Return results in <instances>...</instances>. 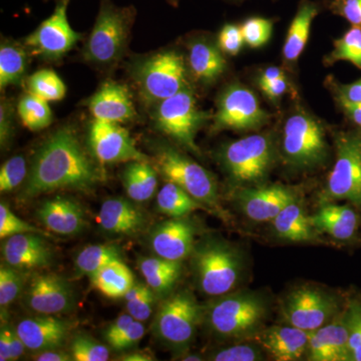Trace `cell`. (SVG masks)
<instances>
[{
    "instance_id": "1",
    "label": "cell",
    "mask_w": 361,
    "mask_h": 361,
    "mask_svg": "<svg viewBox=\"0 0 361 361\" xmlns=\"http://www.w3.org/2000/svg\"><path fill=\"white\" fill-rule=\"evenodd\" d=\"M101 180L99 168L75 135L70 130H59L35 154L23 197L35 198L61 189L85 192Z\"/></svg>"
},
{
    "instance_id": "2",
    "label": "cell",
    "mask_w": 361,
    "mask_h": 361,
    "mask_svg": "<svg viewBox=\"0 0 361 361\" xmlns=\"http://www.w3.org/2000/svg\"><path fill=\"white\" fill-rule=\"evenodd\" d=\"M192 255L197 284L206 295H225L238 284L243 260L234 247L222 240H205L194 247Z\"/></svg>"
},
{
    "instance_id": "3",
    "label": "cell",
    "mask_w": 361,
    "mask_h": 361,
    "mask_svg": "<svg viewBox=\"0 0 361 361\" xmlns=\"http://www.w3.org/2000/svg\"><path fill=\"white\" fill-rule=\"evenodd\" d=\"M267 304L254 292L225 294L210 304L207 322L216 334L238 338L255 334L267 316Z\"/></svg>"
},
{
    "instance_id": "4",
    "label": "cell",
    "mask_w": 361,
    "mask_h": 361,
    "mask_svg": "<svg viewBox=\"0 0 361 361\" xmlns=\"http://www.w3.org/2000/svg\"><path fill=\"white\" fill-rule=\"evenodd\" d=\"M133 11L102 0L94 30L85 44V61L99 66L116 63L123 54L129 39Z\"/></svg>"
},
{
    "instance_id": "5",
    "label": "cell",
    "mask_w": 361,
    "mask_h": 361,
    "mask_svg": "<svg viewBox=\"0 0 361 361\" xmlns=\"http://www.w3.org/2000/svg\"><path fill=\"white\" fill-rule=\"evenodd\" d=\"M274 161V146L269 135H252L228 145L223 165L238 186L259 184L269 173Z\"/></svg>"
},
{
    "instance_id": "6",
    "label": "cell",
    "mask_w": 361,
    "mask_h": 361,
    "mask_svg": "<svg viewBox=\"0 0 361 361\" xmlns=\"http://www.w3.org/2000/svg\"><path fill=\"white\" fill-rule=\"evenodd\" d=\"M156 165L167 182L182 188L203 205L219 209L215 178L198 163L165 146L157 152Z\"/></svg>"
},
{
    "instance_id": "7",
    "label": "cell",
    "mask_w": 361,
    "mask_h": 361,
    "mask_svg": "<svg viewBox=\"0 0 361 361\" xmlns=\"http://www.w3.org/2000/svg\"><path fill=\"white\" fill-rule=\"evenodd\" d=\"M282 151L293 167L311 169L322 165L329 147L320 123L304 111L289 116L284 125Z\"/></svg>"
},
{
    "instance_id": "8",
    "label": "cell",
    "mask_w": 361,
    "mask_h": 361,
    "mask_svg": "<svg viewBox=\"0 0 361 361\" xmlns=\"http://www.w3.org/2000/svg\"><path fill=\"white\" fill-rule=\"evenodd\" d=\"M323 200L348 201L361 209V135L336 137V161L327 178Z\"/></svg>"
},
{
    "instance_id": "9",
    "label": "cell",
    "mask_w": 361,
    "mask_h": 361,
    "mask_svg": "<svg viewBox=\"0 0 361 361\" xmlns=\"http://www.w3.org/2000/svg\"><path fill=\"white\" fill-rule=\"evenodd\" d=\"M135 80L148 103L159 104L187 87L184 59L170 51L145 59L135 71Z\"/></svg>"
},
{
    "instance_id": "10",
    "label": "cell",
    "mask_w": 361,
    "mask_h": 361,
    "mask_svg": "<svg viewBox=\"0 0 361 361\" xmlns=\"http://www.w3.org/2000/svg\"><path fill=\"white\" fill-rule=\"evenodd\" d=\"M154 116L161 132L189 151L200 153L195 139L208 116L199 110L193 92L188 87L160 102Z\"/></svg>"
},
{
    "instance_id": "11",
    "label": "cell",
    "mask_w": 361,
    "mask_h": 361,
    "mask_svg": "<svg viewBox=\"0 0 361 361\" xmlns=\"http://www.w3.org/2000/svg\"><path fill=\"white\" fill-rule=\"evenodd\" d=\"M201 317L196 298L190 292H179L161 303L154 320V334L170 348H186L193 341Z\"/></svg>"
},
{
    "instance_id": "12",
    "label": "cell",
    "mask_w": 361,
    "mask_h": 361,
    "mask_svg": "<svg viewBox=\"0 0 361 361\" xmlns=\"http://www.w3.org/2000/svg\"><path fill=\"white\" fill-rule=\"evenodd\" d=\"M269 114L257 97L243 85H234L223 92L214 116V130H248L267 123Z\"/></svg>"
},
{
    "instance_id": "13",
    "label": "cell",
    "mask_w": 361,
    "mask_h": 361,
    "mask_svg": "<svg viewBox=\"0 0 361 361\" xmlns=\"http://www.w3.org/2000/svg\"><path fill=\"white\" fill-rule=\"evenodd\" d=\"M71 0H59L54 13L25 39V45L37 56L47 61H58L80 39L68 20Z\"/></svg>"
},
{
    "instance_id": "14",
    "label": "cell",
    "mask_w": 361,
    "mask_h": 361,
    "mask_svg": "<svg viewBox=\"0 0 361 361\" xmlns=\"http://www.w3.org/2000/svg\"><path fill=\"white\" fill-rule=\"evenodd\" d=\"M336 311L334 297L310 287L291 292L282 305V314L288 324L307 332L314 331L331 322Z\"/></svg>"
},
{
    "instance_id": "15",
    "label": "cell",
    "mask_w": 361,
    "mask_h": 361,
    "mask_svg": "<svg viewBox=\"0 0 361 361\" xmlns=\"http://www.w3.org/2000/svg\"><path fill=\"white\" fill-rule=\"evenodd\" d=\"M89 141L94 156L102 164L149 161L120 123L94 120L90 125Z\"/></svg>"
},
{
    "instance_id": "16",
    "label": "cell",
    "mask_w": 361,
    "mask_h": 361,
    "mask_svg": "<svg viewBox=\"0 0 361 361\" xmlns=\"http://www.w3.org/2000/svg\"><path fill=\"white\" fill-rule=\"evenodd\" d=\"M75 301V292L70 282L52 273L35 275L25 292L26 306L37 314L68 312Z\"/></svg>"
},
{
    "instance_id": "17",
    "label": "cell",
    "mask_w": 361,
    "mask_h": 361,
    "mask_svg": "<svg viewBox=\"0 0 361 361\" xmlns=\"http://www.w3.org/2000/svg\"><path fill=\"white\" fill-rule=\"evenodd\" d=\"M1 252L6 265L25 272L47 267L54 257L51 244L39 233H23L8 237Z\"/></svg>"
},
{
    "instance_id": "18",
    "label": "cell",
    "mask_w": 361,
    "mask_h": 361,
    "mask_svg": "<svg viewBox=\"0 0 361 361\" xmlns=\"http://www.w3.org/2000/svg\"><path fill=\"white\" fill-rule=\"evenodd\" d=\"M295 200L293 190L281 185L246 188L238 195L243 213L249 219L260 223L272 222L285 207Z\"/></svg>"
},
{
    "instance_id": "19",
    "label": "cell",
    "mask_w": 361,
    "mask_h": 361,
    "mask_svg": "<svg viewBox=\"0 0 361 361\" xmlns=\"http://www.w3.org/2000/svg\"><path fill=\"white\" fill-rule=\"evenodd\" d=\"M195 229L185 217L165 221L152 232V250L159 257L180 262L194 250Z\"/></svg>"
},
{
    "instance_id": "20",
    "label": "cell",
    "mask_w": 361,
    "mask_h": 361,
    "mask_svg": "<svg viewBox=\"0 0 361 361\" xmlns=\"http://www.w3.org/2000/svg\"><path fill=\"white\" fill-rule=\"evenodd\" d=\"M16 330L25 342L26 349L42 353L61 348L68 338L70 324L54 315L40 314L21 320Z\"/></svg>"
},
{
    "instance_id": "21",
    "label": "cell",
    "mask_w": 361,
    "mask_h": 361,
    "mask_svg": "<svg viewBox=\"0 0 361 361\" xmlns=\"http://www.w3.org/2000/svg\"><path fill=\"white\" fill-rule=\"evenodd\" d=\"M306 355L311 361L350 360L348 329L344 314L310 332Z\"/></svg>"
},
{
    "instance_id": "22",
    "label": "cell",
    "mask_w": 361,
    "mask_h": 361,
    "mask_svg": "<svg viewBox=\"0 0 361 361\" xmlns=\"http://www.w3.org/2000/svg\"><path fill=\"white\" fill-rule=\"evenodd\" d=\"M89 109L94 120L104 122L122 123L137 115L129 90L111 80L90 97Z\"/></svg>"
},
{
    "instance_id": "23",
    "label": "cell",
    "mask_w": 361,
    "mask_h": 361,
    "mask_svg": "<svg viewBox=\"0 0 361 361\" xmlns=\"http://www.w3.org/2000/svg\"><path fill=\"white\" fill-rule=\"evenodd\" d=\"M310 334L292 325L274 326L259 332L256 341L275 360L294 361L307 353Z\"/></svg>"
},
{
    "instance_id": "24",
    "label": "cell",
    "mask_w": 361,
    "mask_h": 361,
    "mask_svg": "<svg viewBox=\"0 0 361 361\" xmlns=\"http://www.w3.org/2000/svg\"><path fill=\"white\" fill-rule=\"evenodd\" d=\"M37 216L47 229L56 234H78L85 224L82 206L73 199L63 196L44 201L37 210Z\"/></svg>"
},
{
    "instance_id": "25",
    "label": "cell",
    "mask_w": 361,
    "mask_h": 361,
    "mask_svg": "<svg viewBox=\"0 0 361 361\" xmlns=\"http://www.w3.org/2000/svg\"><path fill=\"white\" fill-rule=\"evenodd\" d=\"M97 220L106 232L127 236L142 231L147 222L141 209L121 198L104 201Z\"/></svg>"
},
{
    "instance_id": "26",
    "label": "cell",
    "mask_w": 361,
    "mask_h": 361,
    "mask_svg": "<svg viewBox=\"0 0 361 361\" xmlns=\"http://www.w3.org/2000/svg\"><path fill=\"white\" fill-rule=\"evenodd\" d=\"M310 222L316 231L326 233L332 238H353L357 230L358 219L351 207L325 204L311 216Z\"/></svg>"
},
{
    "instance_id": "27",
    "label": "cell",
    "mask_w": 361,
    "mask_h": 361,
    "mask_svg": "<svg viewBox=\"0 0 361 361\" xmlns=\"http://www.w3.org/2000/svg\"><path fill=\"white\" fill-rule=\"evenodd\" d=\"M217 47L197 40L190 45V71L195 80L204 85L213 84L224 73L227 63Z\"/></svg>"
},
{
    "instance_id": "28",
    "label": "cell",
    "mask_w": 361,
    "mask_h": 361,
    "mask_svg": "<svg viewBox=\"0 0 361 361\" xmlns=\"http://www.w3.org/2000/svg\"><path fill=\"white\" fill-rule=\"evenodd\" d=\"M318 13L317 4L310 0H301L283 45L282 52L287 63H295L302 54L310 39L311 25Z\"/></svg>"
},
{
    "instance_id": "29",
    "label": "cell",
    "mask_w": 361,
    "mask_h": 361,
    "mask_svg": "<svg viewBox=\"0 0 361 361\" xmlns=\"http://www.w3.org/2000/svg\"><path fill=\"white\" fill-rule=\"evenodd\" d=\"M274 232L280 239L290 242H306L314 239L315 229L297 200L285 207L272 220Z\"/></svg>"
},
{
    "instance_id": "30",
    "label": "cell",
    "mask_w": 361,
    "mask_h": 361,
    "mask_svg": "<svg viewBox=\"0 0 361 361\" xmlns=\"http://www.w3.org/2000/svg\"><path fill=\"white\" fill-rule=\"evenodd\" d=\"M139 268L146 283L158 295H166L172 290L182 272L180 261L169 260L159 256L141 259Z\"/></svg>"
},
{
    "instance_id": "31",
    "label": "cell",
    "mask_w": 361,
    "mask_h": 361,
    "mask_svg": "<svg viewBox=\"0 0 361 361\" xmlns=\"http://www.w3.org/2000/svg\"><path fill=\"white\" fill-rule=\"evenodd\" d=\"M90 280L97 291L111 299L123 298L135 284L134 275L122 259L104 266Z\"/></svg>"
},
{
    "instance_id": "32",
    "label": "cell",
    "mask_w": 361,
    "mask_h": 361,
    "mask_svg": "<svg viewBox=\"0 0 361 361\" xmlns=\"http://www.w3.org/2000/svg\"><path fill=\"white\" fill-rule=\"evenodd\" d=\"M123 184L133 201L140 203L148 201L158 187L155 168L149 161H130L123 171Z\"/></svg>"
},
{
    "instance_id": "33",
    "label": "cell",
    "mask_w": 361,
    "mask_h": 361,
    "mask_svg": "<svg viewBox=\"0 0 361 361\" xmlns=\"http://www.w3.org/2000/svg\"><path fill=\"white\" fill-rule=\"evenodd\" d=\"M159 212L171 218H183L197 210H205L200 202L194 199L174 183L167 182L157 196Z\"/></svg>"
},
{
    "instance_id": "34",
    "label": "cell",
    "mask_w": 361,
    "mask_h": 361,
    "mask_svg": "<svg viewBox=\"0 0 361 361\" xmlns=\"http://www.w3.org/2000/svg\"><path fill=\"white\" fill-rule=\"evenodd\" d=\"M27 68V54L16 44H1L0 49V89L20 84Z\"/></svg>"
},
{
    "instance_id": "35",
    "label": "cell",
    "mask_w": 361,
    "mask_h": 361,
    "mask_svg": "<svg viewBox=\"0 0 361 361\" xmlns=\"http://www.w3.org/2000/svg\"><path fill=\"white\" fill-rule=\"evenodd\" d=\"M21 123L30 130H40L51 126L52 111L49 102L28 92L21 97L18 106Z\"/></svg>"
},
{
    "instance_id": "36",
    "label": "cell",
    "mask_w": 361,
    "mask_h": 361,
    "mask_svg": "<svg viewBox=\"0 0 361 361\" xmlns=\"http://www.w3.org/2000/svg\"><path fill=\"white\" fill-rule=\"evenodd\" d=\"M121 259V252L113 245L85 247L75 259V269L82 275L92 276L104 266Z\"/></svg>"
},
{
    "instance_id": "37",
    "label": "cell",
    "mask_w": 361,
    "mask_h": 361,
    "mask_svg": "<svg viewBox=\"0 0 361 361\" xmlns=\"http://www.w3.org/2000/svg\"><path fill=\"white\" fill-rule=\"evenodd\" d=\"M348 61L361 71V26H353L334 44V51L325 58V65Z\"/></svg>"
},
{
    "instance_id": "38",
    "label": "cell",
    "mask_w": 361,
    "mask_h": 361,
    "mask_svg": "<svg viewBox=\"0 0 361 361\" xmlns=\"http://www.w3.org/2000/svg\"><path fill=\"white\" fill-rule=\"evenodd\" d=\"M28 92L47 102L61 101L66 97V87L56 71L42 70L27 80Z\"/></svg>"
},
{
    "instance_id": "39",
    "label": "cell",
    "mask_w": 361,
    "mask_h": 361,
    "mask_svg": "<svg viewBox=\"0 0 361 361\" xmlns=\"http://www.w3.org/2000/svg\"><path fill=\"white\" fill-rule=\"evenodd\" d=\"M25 271L4 264L0 267V306L2 310L16 301L25 284Z\"/></svg>"
},
{
    "instance_id": "40",
    "label": "cell",
    "mask_w": 361,
    "mask_h": 361,
    "mask_svg": "<svg viewBox=\"0 0 361 361\" xmlns=\"http://www.w3.org/2000/svg\"><path fill=\"white\" fill-rule=\"evenodd\" d=\"M71 355L75 361H106L110 358V350L92 337L80 334L71 342Z\"/></svg>"
},
{
    "instance_id": "41",
    "label": "cell",
    "mask_w": 361,
    "mask_h": 361,
    "mask_svg": "<svg viewBox=\"0 0 361 361\" xmlns=\"http://www.w3.org/2000/svg\"><path fill=\"white\" fill-rule=\"evenodd\" d=\"M27 165L23 156H14L0 169V192L8 193L23 184L27 178Z\"/></svg>"
},
{
    "instance_id": "42",
    "label": "cell",
    "mask_w": 361,
    "mask_h": 361,
    "mask_svg": "<svg viewBox=\"0 0 361 361\" xmlns=\"http://www.w3.org/2000/svg\"><path fill=\"white\" fill-rule=\"evenodd\" d=\"M348 329L350 360L361 361V304L351 302L344 313Z\"/></svg>"
},
{
    "instance_id": "43",
    "label": "cell",
    "mask_w": 361,
    "mask_h": 361,
    "mask_svg": "<svg viewBox=\"0 0 361 361\" xmlns=\"http://www.w3.org/2000/svg\"><path fill=\"white\" fill-rule=\"evenodd\" d=\"M273 23L267 18H251L241 25L244 42L253 49L267 44L272 35Z\"/></svg>"
},
{
    "instance_id": "44",
    "label": "cell",
    "mask_w": 361,
    "mask_h": 361,
    "mask_svg": "<svg viewBox=\"0 0 361 361\" xmlns=\"http://www.w3.org/2000/svg\"><path fill=\"white\" fill-rule=\"evenodd\" d=\"M23 233H39L44 235L39 228L18 218L6 204H0V238L6 239Z\"/></svg>"
},
{
    "instance_id": "45",
    "label": "cell",
    "mask_w": 361,
    "mask_h": 361,
    "mask_svg": "<svg viewBox=\"0 0 361 361\" xmlns=\"http://www.w3.org/2000/svg\"><path fill=\"white\" fill-rule=\"evenodd\" d=\"M215 361H256L262 360V353L255 346L248 344L230 346L218 351L211 358Z\"/></svg>"
},
{
    "instance_id": "46",
    "label": "cell",
    "mask_w": 361,
    "mask_h": 361,
    "mask_svg": "<svg viewBox=\"0 0 361 361\" xmlns=\"http://www.w3.org/2000/svg\"><path fill=\"white\" fill-rule=\"evenodd\" d=\"M241 26L226 25L218 37V47L229 56H237L244 44Z\"/></svg>"
},
{
    "instance_id": "47",
    "label": "cell",
    "mask_w": 361,
    "mask_h": 361,
    "mask_svg": "<svg viewBox=\"0 0 361 361\" xmlns=\"http://www.w3.org/2000/svg\"><path fill=\"white\" fill-rule=\"evenodd\" d=\"M154 303H155V292L148 287L141 295L128 301V313L137 322H146L153 312Z\"/></svg>"
},
{
    "instance_id": "48",
    "label": "cell",
    "mask_w": 361,
    "mask_h": 361,
    "mask_svg": "<svg viewBox=\"0 0 361 361\" xmlns=\"http://www.w3.org/2000/svg\"><path fill=\"white\" fill-rule=\"evenodd\" d=\"M145 336V326L141 322L135 320L118 338L111 341L110 346L115 351H125L134 348Z\"/></svg>"
},
{
    "instance_id": "49",
    "label": "cell",
    "mask_w": 361,
    "mask_h": 361,
    "mask_svg": "<svg viewBox=\"0 0 361 361\" xmlns=\"http://www.w3.org/2000/svg\"><path fill=\"white\" fill-rule=\"evenodd\" d=\"M330 8L353 26H361V0H332Z\"/></svg>"
},
{
    "instance_id": "50",
    "label": "cell",
    "mask_w": 361,
    "mask_h": 361,
    "mask_svg": "<svg viewBox=\"0 0 361 361\" xmlns=\"http://www.w3.org/2000/svg\"><path fill=\"white\" fill-rule=\"evenodd\" d=\"M13 132V110L8 102L1 103L0 108V141L4 148L11 142Z\"/></svg>"
},
{
    "instance_id": "51",
    "label": "cell",
    "mask_w": 361,
    "mask_h": 361,
    "mask_svg": "<svg viewBox=\"0 0 361 361\" xmlns=\"http://www.w3.org/2000/svg\"><path fill=\"white\" fill-rule=\"evenodd\" d=\"M134 322V318L129 313H123V314L118 316L104 332V338H106V342L111 343V341H115L130 326V323Z\"/></svg>"
},
{
    "instance_id": "52",
    "label": "cell",
    "mask_w": 361,
    "mask_h": 361,
    "mask_svg": "<svg viewBox=\"0 0 361 361\" xmlns=\"http://www.w3.org/2000/svg\"><path fill=\"white\" fill-rule=\"evenodd\" d=\"M336 90V97H341L351 103H361V78L353 84L339 85Z\"/></svg>"
},
{
    "instance_id": "53",
    "label": "cell",
    "mask_w": 361,
    "mask_h": 361,
    "mask_svg": "<svg viewBox=\"0 0 361 361\" xmlns=\"http://www.w3.org/2000/svg\"><path fill=\"white\" fill-rule=\"evenodd\" d=\"M261 90L264 92L265 96L271 101L280 99L288 89V82H287L286 78L282 77L278 78L276 80L269 82V84L261 85Z\"/></svg>"
},
{
    "instance_id": "54",
    "label": "cell",
    "mask_w": 361,
    "mask_h": 361,
    "mask_svg": "<svg viewBox=\"0 0 361 361\" xmlns=\"http://www.w3.org/2000/svg\"><path fill=\"white\" fill-rule=\"evenodd\" d=\"M339 106L349 120L361 127V103H351L341 97H336Z\"/></svg>"
},
{
    "instance_id": "55",
    "label": "cell",
    "mask_w": 361,
    "mask_h": 361,
    "mask_svg": "<svg viewBox=\"0 0 361 361\" xmlns=\"http://www.w3.org/2000/svg\"><path fill=\"white\" fill-rule=\"evenodd\" d=\"M11 331L13 329L2 326L0 331V360H11Z\"/></svg>"
},
{
    "instance_id": "56",
    "label": "cell",
    "mask_w": 361,
    "mask_h": 361,
    "mask_svg": "<svg viewBox=\"0 0 361 361\" xmlns=\"http://www.w3.org/2000/svg\"><path fill=\"white\" fill-rule=\"evenodd\" d=\"M59 349H52V350L42 351L37 353L35 355V360L37 361H71L73 360V356L70 353H66L65 351H58Z\"/></svg>"
},
{
    "instance_id": "57",
    "label": "cell",
    "mask_w": 361,
    "mask_h": 361,
    "mask_svg": "<svg viewBox=\"0 0 361 361\" xmlns=\"http://www.w3.org/2000/svg\"><path fill=\"white\" fill-rule=\"evenodd\" d=\"M26 349L25 342L18 336L16 330L11 331V360H20Z\"/></svg>"
},
{
    "instance_id": "58",
    "label": "cell",
    "mask_w": 361,
    "mask_h": 361,
    "mask_svg": "<svg viewBox=\"0 0 361 361\" xmlns=\"http://www.w3.org/2000/svg\"><path fill=\"white\" fill-rule=\"evenodd\" d=\"M283 71L280 70L279 68H276V66H269V68H266L264 71L260 75V78H259V85H264L269 84V82H273V80H276L278 78L284 77Z\"/></svg>"
},
{
    "instance_id": "59",
    "label": "cell",
    "mask_w": 361,
    "mask_h": 361,
    "mask_svg": "<svg viewBox=\"0 0 361 361\" xmlns=\"http://www.w3.org/2000/svg\"><path fill=\"white\" fill-rule=\"evenodd\" d=\"M118 360L123 361H152L155 360L154 356L151 353H146V351H135V353H128L122 356V358H118Z\"/></svg>"
},
{
    "instance_id": "60",
    "label": "cell",
    "mask_w": 361,
    "mask_h": 361,
    "mask_svg": "<svg viewBox=\"0 0 361 361\" xmlns=\"http://www.w3.org/2000/svg\"><path fill=\"white\" fill-rule=\"evenodd\" d=\"M184 361H200L202 358L199 357L198 355H188L186 358H183Z\"/></svg>"
},
{
    "instance_id": "61",
    "label": "cell",
    "mask_w": 361,
    "mask_h": 361,
    "mask_svg": "<svg viewBox=\"0 0 361 361\" xmlns=\"http://www.w3.org/2000/svg\"><path fill=\"white\" fill-rule=\"evenodd\" d=\"M228 1H232V2H242V1H244V0H228Z\"/></svg>"
}]
</instances>
